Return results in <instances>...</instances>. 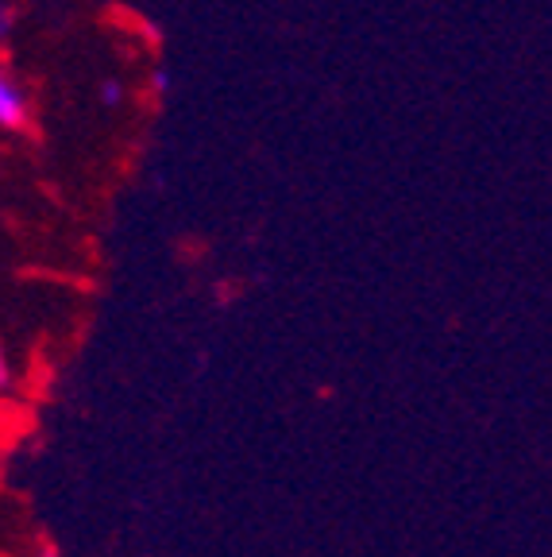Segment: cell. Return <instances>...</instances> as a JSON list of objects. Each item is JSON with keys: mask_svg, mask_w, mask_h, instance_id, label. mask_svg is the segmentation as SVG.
Instances as JSON below:
<instances>
[{"mask_svg": "<svg viewBox=\"0 0 552 557\" xmlns=\"http://www.w3.org/2000/svg\"><path fill=\"white\" fill-rule=\"evenodd\" d=\"M0 128H27V101L12 78L0 70Z\"/></svg>", "mask_w": 552, "mask_h": 557, "instance_id": "6da1fadb", "label": "cell"}, {"mask_svg": "<svg viewBox=\"0 0 552 557\" xmlns=\"http://www.w3.org/2000/svg\"><path fill=\"white\" fill-rule=\"evenodd\" d=\"M121 94H124V89H121V82H104V86H101L104 104H116V101H121Z\"/></svg>", "mask_w": 552, "mask_h": 557, "instance_id": "7a4b0ae2", "label": "cell"}, {"mask_svg": "<svg viewBox=\"0 0 552 557\" xmlns=\"http://www.w3.org/2000/svg\"><path fill=\"white\" fill-rule=\"evenodd\" d=\"M9 383H12V364L4 357V348H0V387H9Z\"/></svg>", "mask_w": 552, "mask_h": 557, "instance_id": "3957f363", "label": "cell"}, {"mask_svg": "<svg viewBox=\"0 0 552 557\" xmlns=\"http://www.w3.org/2000/svg\"><path fill=\"white\" fill-rule=\"evenodd\" d=\"M151 86H155V89H159V94H163V89H166V86H171V74H166V70H159L155 78H151Z\"/></svg>", "mask_w": 552, "mask_h": 557, "instance_id": "277c9868", "label": "cell"}, {"mask_svg": "<svg viewBox=\"0 0 552 557\" xmlns=\"http://www.w3.org/2000/svg\"><path fill=\"white\" fill-rule=\"evenodd\" d=\"M9 27H12V12H9V9H0V39L9 35Z\"/></svg>", "mask_w": 552, "mask_h": 557, "instance_id": "5b68a950", "label": "cell"}]
</instances>
